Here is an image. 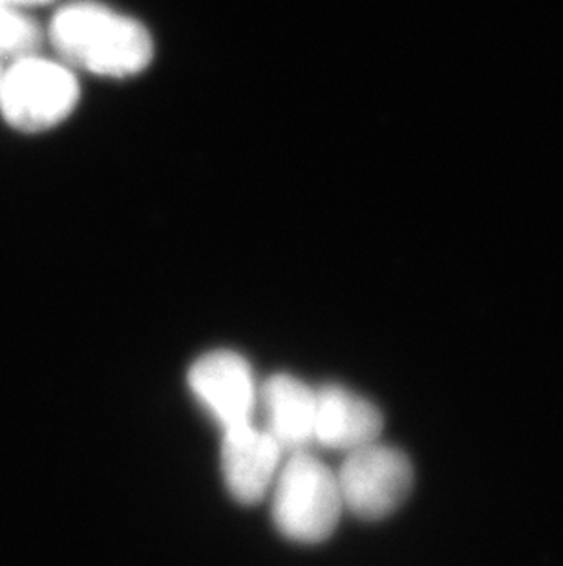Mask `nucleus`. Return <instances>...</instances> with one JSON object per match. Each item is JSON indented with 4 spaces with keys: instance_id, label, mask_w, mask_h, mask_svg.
<instances>
[{
    "instance_id": "20e7f679",
    "label": "nucleus",
    "mask_w": 563,
    "mask_h": 566,
    "mask_svg": "<svg viewBox=\"0 0 563 566\" xmlns=\"http://www.w3.org/2000/svg\"><path fill=\"white\" fill-rule=\"evenodd\" d=\"M337 479L346 510L373 523L406 503L415 475L412 460L401 449L378 440L346 453Z\"/></svg>"
},
{
    "instance_id": "f03ea898",
    "label": "nucleus",
    "mask_w": 563,
    "mask_h": 566,
    "mask_svg": "<svg viewBox=\"0 0 563 566\" xmlns=\"http://www.w3.org/2000/svg\"><path fill=\"white\" fill-rule=\"evenodd\" d=\"M344 510L339 479L308 451L291 453L278 475L273 521L287 539L315 545L336 532Z\"/></svg>"
},
{
    "instance_id": "1a4fd4ad",
    "label": "nucleus",
    "mask_w": 563,
    "mask_h": 566,
    "mask_svg": "<svg viewBox=\"0 0 563 566\" xmlns=\"http://www.w3.org/2000/svg\"><path fill=\"white\" fill-rule=\"evenodd\" d=\"M43 32L28 10L0 2V55L22 60L38 54Z\"/></svg>"
},
{
    "instance_id": "7ed1b4c3",
    "label": "nucleus",
    "mask_w": 563,
    "mask_h": 566,
    "mask_svg": "<svg viewBox=\"0 0 563 566\" xmlns=\"http://www.w3.org/2000/svg\"><path fill=\"white\" fill-rule=\"evenodd\" d=\"M81 86L74 70L39 54L13 61L2 72L0 113L19 133H44L59 127L74 113Z\"/></svg>"
},
{
    "instance_id": "0eeeda50",
    "label": "nucleus",
    "mask_w": 563,
    "mask_h": 566,
    "mask_svg": "<svg viewBox=\"0 0 563 566\" xmlns=\"http://www.w3.org/2000/svg\"><path fill=\"white\" fill-rule=\"evenodd\" d=\"M315 395L317 442L342 453L378 442L383 433L384 417L375 403L340 385H325L315 390Z\"/></svg>"
},
{
    "instance_id": "39448f33",
    "label": "nucleus",
    "mask_w": 563,
    "mask_h": 566,
    "mask_svg": "<svg viewBox=\"0 0 563 566\" xmlns=\"http://www.w3.org/2000/svg\"><path fill=\"white\" fill-rule=\"evenodd\" d=\"M189 385L222 428L251 423L256 406L255 378L240 354L233 350L205 354L189 370Z\"/></svg>"
},
{
    "instance_id": "6e6552de",
    "label": "nucleus",
    "mask_w": 563,
    "mask_h": 566,
    "mask_svg": "<svg viewBox=\"0 0 563 566\" xmlns=\"http://www.w3.org/2000/svg\"><path fill=\"white\" fill-rule=\"evenodd\" d=\"M267 433L282 451H306L315 440V389L289 375H275L262 387Z\"/></svg>"
},
{
    "instance_id": "f257e3e1",
    "label": "nucleus",
    "mask_w": 563,
    "mask_h": 566,
    "mask_svg": "<svg viewBox=\"0 0 563 566\" xmlns=\"http://www.w3.org/2000/svg\"><path fill=\"white\" fill-rule=\"evenodd\" d=\"M59 60L103 80H132L155 60V39L144 22L97 0H74L49 28Z\"/></svg>"
},
{
    "instance_id": "423d86ee",
    "label": "nucleus",
    "mask_w": 563,
    "mask_h": 566,
    "mask_svg": "<svg viewBox=\"0 0 563 566\" xmlns=\"http://www.w3.org/2000/svg\"><path fill=\"white\" fill-rule=\"evenodd\" d=\"M224 431L222 473L229 493L242 504L261 503L277 475L280 446L251 423Z\"/></svg>"
},
{
    "instance_id": "9d476101",
    "label": "nucleus",
    "mask_w": 563,
    "mask_h": 566,
    "mask_svg": "<svg viewBox=\"0 0 563 566\" xmlns=\"http://www.w3.org/2000/svg\"><path fill=\"white\" fill-rule=\"evenodd\" d=\"M0 2L17 6V8H22V10H30V8H38V6L50 4V2H54V0H0Z\"/></svg>"
},
{
    "instance_id": "9b49d317",
    "label": "nucleus",
    "mask_w": 563,
    "mask_h": 566,
    "mask_svg": "<svg viewBox=\"0 0 563 566\" xmlns=\"http://www.w3.org/2000/svg\"><path fill=\"white\" fill-rule=\"evenodd\" d=\"M2 72H4V70H2V66H0V81H2Z\"/></svg>"
}]
</instances>
